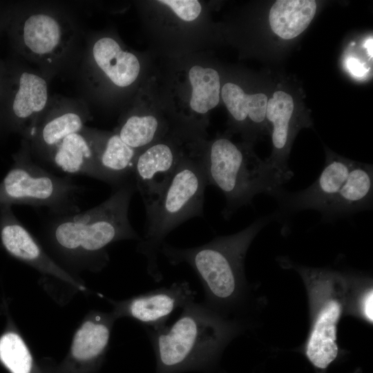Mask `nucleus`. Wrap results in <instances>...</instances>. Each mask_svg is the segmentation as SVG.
<instances>
[{"instance_id": "nucleus-15", "label": "nucleus", "mask_w": 373, "mask_h": 373, "mask_svg": "<svg viewBox=\"0 0 373 373\" xmlns=\"http://www.w3.org/2000/svg\"><path fill=\"white\" fill-rule=\"evenodd\" d=\"M372 165L354 161L339 192L321 212L325 221L372 207Z\"/></svg>"}, {"instance_id": "nucleus-14", "label": "nucleus", "mask_w": 373, "mask_h": 373, "mask_svg": "<svg viewBox=\"0 0 373 373\" xmlns=\"http://www.w3.org/2000/svg\"><path fill=\"white\" fill-rule=\"evenodd\" d=\"M343 311L339 300L329 297L320 306L306 345L309 361L318 369H325L336 358L337 324Z\"/></svg>"}, {"instance_id": "nucleus-11", "label": "nucleus", "mask_w": 373, "mask_h": 373, "mask_svg": "<svg viewBox=\"0 0 373 373\" xmlns=\"http://www.w3.org/2000/svg\"><path fill=\"white\" fill-rule=\"evenodd\" d=\"M294 96L283 89L276 90L268 99L266 121L271 125L272 151L267 160L280 173L291 178L288 166L291 144L296 133L309 122L298 114Z\"/></svg>"}, {"instance_id": "nucleus-17", "label": "nucleus", "mask_w": 373, "mask_h": 373, "mask_svg": "<svg viewBox=\"0 0 373 373\" xmlns=\"http://www.w3.org/2000/svg\"><path fill=\"white\" fill-rule=\"evenodd\" d=\"M87 117L82 113L66 109L39 119L28 140L30 150L48 161L55 147L67 136L81 132Z\"/></svg>"}, {"instance_id": "nucleus-24", "label": "nucleus", "mask_w": 373, "mask_h": 373, "mask_svg": "<svg viewBox=\"0 0 373 373\" xmlns=\"http://www.w3.org/2000/svg\"><path fill=\"white\" fill-rule=\"evenodd\" d=\"M160 132V122L153 115H132L116 133L130 147L140 151L154 143Z\"/></svg>"}, {"instance_id": "nucleus-23", "label": "nucleus", "mask_w": 373, "mask_h": 373, "mask_svg": "<svg viewBox=\"0 0 373 373\" xmlns=\"http://www.w3.org/2000/svg\"><path fill=\"white\" fill-rule=\"evenodd\" d=\"M111 322L102 318L87 321L75 333L71 352L79 361H88L101 355L108 345Z\"/></svg>"}, {"instance_id": "nucleus-16", "label": "nucleus", "mask_w": 373, "mask_h": 373, "mask_svg": "<svg viewBox=\"0 0 373 373\" xmlns=\"http://www.w3.org/2000/svg\"><path fill=\"white\" fill-rule=\"evenodd\" d=\"M2 224L1 239L6 249L41 272L53 275L72 284L78 283L46 252L33 236L21 223L12 220Z\"/></svg>"}, {"instance_id": "nucleus-27", "label": "nucleus", "mask_w": 373, "mask_h": 373, "mask_svg": "<svg viewBox=\"0 0 373 373\" xmlns=\"http://www.w3.org/2000/svg\"><path fill=\"white\" fill-rule=\"evenodd\" d=\"M361 309L363 314L365 318L370 322L373 321V291L372 289L368 290V291L364 295L362 299Z\"/></svg>"}, {"instance_id": "nucleus-1", "label": "nucleus", "mask_w": 373, "mask_h": 373, "mask_svg": "<svg viewBox=\"0 0 373 373\" xmlns=\"http://www.w3.org/2000/svg\"><path fill=\"white\" fill-rule=\"evenodd\" d=\"M136 191L133 179L116 187L105 201L84 211L55 216L46 226L52 244L74 258L108 259L105 249L121 240L140 239L128 220V208Z\"/></svg>"}, {"instance_id": "nucleus-7", "label": "nucleus", "mask_w": 373, "mask_h": 373, "mask_svg": "<svg viewBox=\"0 0 373 373\" xmlns=\"http://www.w3.org/2000/svg\"><path fill=\"white\" fill-rule=\"evenodd\" d=\"M8 19L16 48L40 61H52L60 57L71 39L68 24L52 14L36 12Z\"/></svg>"}, {"instance_id": "nucleus-9", "label": "nucleus", "mask_w": 373, "mask_h": 373, "mask_svg": "<svg viewBox=\"0 0 373 373\" xmlns=\"http://www.w3.org/2000/svg\"><path fill=\"white\" fill-rule=\"evenodd\" d=\"M354 161L327 149L325 166L318 178L307 189L289 193L280 189L270 195L276 198L280 213H291L306 209L321 213L329 204L344 184Z\"/></svg>"}, {"instance_id": "nucleus-26", "label": "nucleus", "mask_w": 373, "mask_h": 373, "mask_svg": "<svg viewBox=\"0 0 373 373\" xmlns=\"http://www.w3.org/2000/svg\"><path fill=\"white\" fill-rule=\"evenodd\" d=\"M159 3L169 7L182 20L192 21L202 11V6L197 0H160Z\"/></svg>"}, {"instance_id": "nucleus-20", "label": "nucleus", "mask_w": 373, "mask_h": 373, "mask_svg": "<svg viewBox=\"0 0 373 373\" xmlns=\"http://www.w3.org/2000/svg\"><path fill=\"white\" fill-rule=\"evenodd\" d=\"M220 95L230 115L240 126L249 124L252 132L265 133L269 99L265 93L247 94L239 85L227 82L222 86Z\"/></svg>"}, {"instance_id": "nucleus-18", "label": "nucleus", "mask_w": 373, "mask_h": 373, "mask_svg": "<svg viewBox=\"0 0 373 373\" xmlns=\"http://www.w3.org/2000/svg\"><path fill=\"white\" fill-rule=\"evenodd\" d=\"M93 63L116 86H131L140 72V64L132 52L122 50L119 43L109 37L97 39L93 45Z\"/></svg>"}, {"instance_id": "nucleus-21", "label": "nucleus", "mask_w": 373, "mask_h": 373, "mask_svg": "<svg viewBox=\"0 0 373 373\" xmlns=\"http://www.w3.org/2000/svg\"><path fill=\"white\" fill-rule=\"evenodd\" d=\"M317 10L314 0H278L271 6L269 23L271 31L284 40L293 39L309 26Z\"/></svg>"}, {"instance_id": "nucleus-12", "label": "nucleus", "mask_w": 373, "mask_h": 373, "mask_svg": "<svg viewBox=\"0 0 373 373\" xmlns=\"http://www.w3.org/2000/svg\"><path fill=\"white\" fill-rule=\"evenodd\" d=\"M195 295L188 282H177L119 303L116 314L129 316L146 327L156 329L166 325L170 316L193 301Z\"/></svg>"}, {"instance_id": "nucleus-5", "label": "nucleus", "mask_w": 373, "mask_h": 373, "mask_svg": "<svg viewBox=\"0 0 373 373\" xmlns=\"http://www.w3.org/2000/svg\"><path fill=\"white\" fill-rule=\"evenodd\" d=\"M146 330L163 373L208 361L231 332L214 310L194 301L171 326Z\"/></svg>"}, {"instance_id": "nucleus-13", "label": "nucleus", "mask_w": 373, "mask_h": 373, "mask_svg": "<svg viewBox=\"0 0 373 373\" xmlns=\"http://www.w3.org/2000/svg\"><path fill=\"white\" fill-rule=\"evenodd\" d=\"M97 164L106 182L115 187L133 178L138 151L126 144L116 133L104 134L84 128Z\"/></svg>"}, {"instance_id": "nucleus-28", "label": "nucleus", "mask_w": 373, "mask_h": 373, "mask_svg": "<svg viewBox=\"0 0 373 373\" xmlns=\"http://www.w3.org/2000/svg\"><path fill=\"white\" fill-rule=\"evenodd\" d=\"M5 73H6V68H3L0 64V106H1ZM0 108H1V106H0Z\"/></svg>"}, {"instance_id": "nucleus-22", "label": "nucleus", "mask_w": 373, "mask_h": 373, "mask_svg": "<svg viewBox=\"0 0 373 373\" xmlns=\"http://www.w3.org/2000/svg\"><path fill=\"white\" fill-rule=\"evenodd\" d=\"M189 79L192 88L189 102L191 110L205 114L216 107L221 90L218 72L212 68L195 65L189 71Z\"/></svg>"}, {"instance_id": "nucleus-25", "label": "nucleus", "mask_w": 373, "mask_h": 373, "mask_svg": "<svg viewBox=\"0 0 373 373\" xmlns=\"http://www.w3.org/2000/svg\"><path fill=\"white\" fill-rule=\"evenodd\" d=\"M0 359L12 373H30L31 354L16 333H6L0 338Z\"/></svg>"}, {"instance_id": "nucleus-8", "label": "nucleus", "mask_w": 373, "mask_h": 373, "mask_svg": "<svg viewBox=\"0 0 373 373\" xmlns=\"http://www.w3.org/2000/svg\"><path fill=\"white\" fill-rule=\"evenodd\" d=\"M48 100V84L42 77L28 71L9 73L6 70L1 108L26 138L41 119Z\"/></svg>"}, {"instance_id": "nucleus-4", "label": "nucleus", "mask_w": 373, "mask_h": 373, "mask_svg": "<svg viewBox=\"0 0 373 373\" xmlns=\"http://www.w3.org/2000/svg\"><path fill=\"white\" fill-rule=\"evenodd\" d=\"M208 185L218 187L226 200L222 215L230 218L258 193L271 194L289 180L267 160H260L248 144L219 137L203 154Z\"/></svg>"}, {"instance_id": "nucleus-10", "label": "nucleus", "mask_w": 373, "mask_h": 373, "mask_svg": "<svg viewBox=\"0 0 373 373\" xmlns=\"http://www.w3.org/2000/svg\"><path fill=\"white\" fill-rule=\"evenodd\" d=\"M184 155L168 142H154L138 152L133 179L146 209L161 197Z\"/></svg>"}, {"instance_id": "nucleus-19", "label": "nucleus", "mask_w": 373, "mask_h": 373, "mask_svg": "<svg viewBox=\"0 0 373 373\" xmlns=\"http://www.w3.org/2000/svg\"><path fill=\"white\" fill-rule=\"evenodd\" d=\"M48 161L66 173L84 175L106 182L97 164L90 142L82 131L65 137Z\"/></svg>"}, {"instance_id": "nucleus-3", "label": "nucleus", "mask_w": 373, "mask_h": 373, "mask_svg": "<svg viewBox=\"0 0 373 373\" xmlns=\"http://www.w3.org/2000/svg\"><path fill=\"white\" fill-rule=\"evenodd\" d=\"M276 214L257 219L243 230L218 237L201 246L177 248L164 243L160 253L171 265L186 263L199 276L210 309L235 299L240 284L242 260L250 242Z\"/></svg>"}, {"instance_id": "nucleus-6", "label": "nucleus", "mask_w": 373, "mask_h": 373, "mask_svg": "<svg viewBox=\"0 0 373 373\" xmlns=\"http://www.w3.org/2000/svg\"><path fill=\"white\" fill-rule=\"evenodd\" d=\"M84 189L70 177L55 175L34 162L26 142L16 164L3 180L0 200L44 207L54 216H61L80 211L79 197Z\"/></svg>"}, {"instance_id": "nucleus-2", "label": "nucleus", "mask_w": 373, "mask_h": 373, "mask_svg": "<svg viewBox=\"0 0 373 373\" xmlns=\"http://www.w3.org/2000/svg\"><path fill=\"white\" fill-rule=\"evenodd\" d=\"M207 186L203 155L185 154L161 197L146 209L145 232L137 249L155 281L162 279L157 259L165 238L187 220L202 216Z\"/></svg>"}]
</instances>
